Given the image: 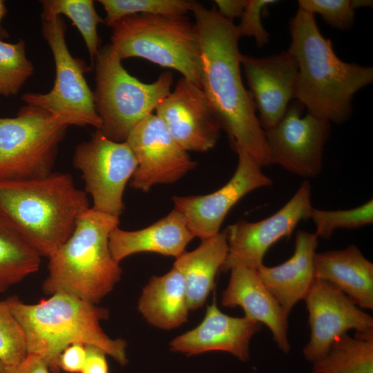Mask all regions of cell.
Here are the masks:
<instances>
[{"label": "cell", "mask_w": 373, "mask_h": 373, "mask_svg": "<svg viewBox=\"0 0 373 373\" xmlns=\"http://www.w3.org/2000/svg\"><path fill=\"white\" fill-rule=\"evenodd\" d=\"M194 238L184 216L173 209L166 216L149 227L137 231L115 228L109 236L113 258L120 262L126 257L140 252H153L176 258Z\"/></svg>", "instance_id": "cell-21"}, {"label": "cell", "mask_w": 373, "mask_h": 373, "mask_svg": "<svg viewBox=\"0 0 373 373\" xmlns=\"http://www.w3.org/2000/svg\"><path fill=\"white\" fill-rule=\"evenodd\" d=\"M304 300L311 333L303 356L309 362L322 358L349 329H355L357 336L373 338L372 317L329 283L315 278Z\"/></svg>", "instance_id": "cell-13"}, {"label": "cell", "mask_w": 373, "mask_h": 373, "mask_svg": "<svg viewBox=\"0 0 373 373\" xmlns=\"http://www.w3.org/2000/svg\"><path fill=\"white\" fill-rule=\"evenodd\" d=\"M191 1L185 0H99L106 17L104 23L111 27L121 19L137 14L182 15L191 10Z\"/></svg>", "instance_id": "cell-29"}, {"label": "cell", "mask_w": 373, "mask_h": 373, "mask_svg": "<svg viewBox=\"0 0 373 373\" xmlns=\"http://www.w3.org/2000/svg\"><path fill=\"white\" fill-rule=\"evenodd\" d=\"M41 15L68 17L81 33L89 53L91 68L100 48L97 26L104 23L91 0H42Z\"/></svg>", "instance_id": "cell-27"}, {"label": "cell", "mask_w": 373, "mask_h": 373, "mask_svg": "<svg viewBox=\"0 0 373 373\" xmlns=\"http://www.w3.org/2000/svg\"><path fill=\"white\" fill-rule=\"evenodd\" d=\"M289 28L287 50L298 66L296 100L316 117L336 124L346 122L355 93L373 82V68L339 59L310 12L298 9Z\"/></svg>", "instance_id": "cell-2"}, {"label": "cell", "mask_w": 373, "mask_h": 373, "mask_svg": "<svg viewBox=\"0 0 373 373\" xmlns=\"http://www.w3.org/2000/svg\"><path fill=\"white\" fill-rule=\"evenodd\" d=\"M156 115L185 151L205 152L216 144L222 129L204 91L182 77L156 107Z\"/></svg>", "instance_id": "cell-16"}, {"label": "cell", "mask_w": 373, "mask_h": 373, "mask_svg": "<svg viewBox=\"0 0 373 373\" xmlns=\"http://www.w3.org/2000/svg\"><path fill=\"white\" fill-rule=\"evenodd\" d=\"M318 238L314 233L299 230L290 258L274 267L262 264L257 269L263 284L288 315L298 301L304 300L315 279L314 257Z\"/></svg>", "instance_id": "cell-20"}, {"label": "cell", "mask_w": 373, "mask_h": 373, "mask_svg": "<svg viewBox=\"0 0 373 373\" xmlns=\"http://www.w3.org/2000/svg\"><path fill=\"white\" fill-rule=\"evenodd\" d=\"M5 301L23 329L28 354L41 358L50 370H59V355L75 343L97 346L120 365L127 363L126 342L111 338L101 327L100 321L108 318V309L66 293L35 304L16 296Z\"/></svg>", "instance_id": "cell-4"}, {"label": "cell", "mask_w": 373, "mask_h": 373, "mask_svg": "<svg viewBox=\"0 0 373 373\" xmlns=\"http://www.w3.org/2000/svg\"><path fill=\"white\" fill-rule=\"evenodd\" d=\"M6 366L0 361V373H4Z\"/></svg>", "instance_id": "cell-40"}, {"label": "cell", "mask_w": 373, "mask_h": 373, "mask_svg": "<svg viewBox=\"0 0 373 373\" xmlns=\"http://www.w3.org/2000/svg\"><path fill=\"white\" fill-rule=\"evenodd\" d=\"M26 336L6 301H0V361L15 365L28 356Z\"/></svg>", "instance_id": "cell-31"}, {"label": "cell", "mask_w": 373, "mask_h": 373, "mask_svg": "<svg viewBox=\"0 0 373 373\" xmlns=\"http://www.w3.org/2000/svg\"><path fill=\"white\" fill-rule=\"evenodd\" d=\"M247 0H216L214 3L219 14L224 18L233 21L236 17H240Z\"/></svg>", "instance_id": "cell-37"}, {"label": "cell", "mask_w": 373, "mask_h": 373, "mask_svg": "<svg viewBox=\"0 0 373 373\" xmlns=\"http://www.w3.org/2000/svg\"><path fill=\"white\" fill-rule=\"evenodd\" d=\"M40 255L0 216V293L38 271Z\"/></svg>", "instance_id": "cell-25"}, {"label": "cell", "mask_w": 373, "mask_h": 373, "mask_svg": "<svg viewBox=\"0 0 373 373\" xmlns=\"http://www.w3.org/2000/svg\"><path fill=\"white\" fill-rule=\"evenodd\" d=\"M304 108L300 102L294 101L280 122L265 133L271 164L312 178L322 171L323 149L330 135L331 122L308 113L301 117Z\"/></svg>", "instance_id": "cell-11"}, {"label": "cell", "mask_w": 373, "mask_h": 373, "mask_svg": "<svg viewBox=\"0 0 373 373\" xmlns=\"http://www.w3.org/2000/svg\"><path fill=\"white\" fill-rule=\"evenodd\" d=\"M277 2L276 0H247L240 21L236 25L239 37H253L259 48L267 44L269 35L262 26V12L268 6Z\"/></svg>", "instance_id": "cell-33"}, {"label": "cell", "mask_w": 373, "mask_h": 373, "mask_svg": "<svg viewBox=\"0 0 373 373\" xmlns=\"http://www.w3.org/2000/svg\"><path fill=\"white\" fill-rule=\"evenodd\" d=\"M42 35L54 57L55 79L47 93H28L21 97L27 105L44 110L68 126H102L93 92L84 73L90 70L80 58L73 57L66 41V26L61 16L41 15Z\"/></svg>", "instance_id": "cell-9"}, {"label": "cell", "mask_w": 373, "mask_h": 373, "mask_svg": "<svg viewBox=\"0 0 373 373\" xmlns=\"http://www.w3.org/2000/svg\"><path fill=\"white\" fill-rule=\"evenodd\" d=\"M85 345L86 358L81 373H109L106 353L97 346Z\"/></svg>", "instance_id": "cell-35"}, {"label": "cell", "mask_w": 373, "mask_h": 373, "mask_svg": "<svg viewBox=\"0 0 373 373\" xmlns=\"http://www.w3.org/2000/svg\"><path fill=\"white\" fill-rule=\"evenodd\" d=\"M86 358V345L81 343H73L59 355L58 367L68 373H81Z\"/></svg>", "instance_id": "cell-34"}, {"label": "cell", "mask_w": 373, "mask_h": 373, "mask_svg": "<svg viewBox=\"0 0 373 373\" xmlns=\"http://www.w3.org/2000/svg\"><path fill=\"white\" fill-rule=\"evenodd\" d=\"M298 9L318 14L331 26L345 30L354 23L355 10L351 0H299Z\"/></svg>", "instance_id": "cell-32"}, {"label": "cell", "mask_w": 373, "mask_h": 373, "mask_svg": "<svg viewBox=\"0 0 373 373\" xmlns=\"http://www.w3.org/2000/svg\"><path fill=\"white\" fill-rule=\"evenodd\" d=\"M8 10L6 7L4 1L0 0V40H3L9 37V34L6 29L1 26V21L6 15Z\"/></svg>", "instance_id": "cell-38"}, {"label": "cell", "mask_w": 373, "mask_h": 373, "mask_svg": "<svg viewBox=\"0 0 373 373\" xmlns=\"http://www.w3.org/2000/svg\"><path fill=\"white\" fill-rule=\"evenodd\" d=\"M191 2L200 46L202 89L232 146L245 151L261 166L270 165L265 131L241 77L236 26L216 6Z\"/></svg>", "instance_id": "cell-1"}, {"label": "cell", "mask_w": 373, "mask_h": 373, "mask_svg": "<svg viewBox=\"0 0 373 373\" xmlns=\"http://www.w3.org/2000/svg\"><path fill=\"white\" fill-rule=\"evenodd\" d=\"M137 308L151 325L171 329L187 321L189 307L182 274L173 267L161 276H153L142 289Z\"/></svg>", "instance_id": "cell-24"}, {"label": "cell", "mask_w": 373, "mask_h": 373, "mask_svg": "<svg viewBox=\"0 0 373 373\" xmlns=\"http://www.w3.org/2000/svg\"><path fill=\"white\" fill-rule=\"evenodd\" d=\"M312 188L303 181L291 198L277 212L258 222L239 220L226 229L228 254L221 271L242 265L257 269L269 247L280 239L289 237L313 208Z\"/></svg>", "instance_id": "cell-12"}, {"label": "cell", "mask_w": 373, "mask_h": 373, "mask_svg": "<svg viewBox=\"0 0 373 373\" xmlns=\"http://www.w3.org/2000/svg\"><path fill=\"white\" fill-rule=\"evenodd\" d=\"M68 126L61 118L27 104L15 117H0V180L50 175Z\"/></svg>", "instance_id": "cell-8"}, {"label": "cell", "mask_w": 373, "mask_h": 373, "mask_svg": "<svg viewBox=\"0 0 373 373\" xmlns=\"http://www.w3.org/2000/svg\"><path fill=\"white\" fill-rule=\"evenodd\" d=\"M229 271L231 276L222 292V305L229 307L239 306L243 309L245 316L267 326L278 347L288 354L289 315L263 284L257 269L236 265Z\"/></svg>", "instance_id": "cell-19"}, {"label": "cell", "mask_w": 373, "mask_h": 373, "mask_svg": "<svg viewBox=\"0 0 373 373\" xmlns=\"http://www.w3.org/2000/svg\"><path fill=\"white\" fill-rule=\"evenodd\" d=\"M238 161L235 173L220 189L204 195L174 196V209L184 216L193 236L203 240L220 232V228L230 209L251 191L272 184V180L262 171L249 154L235 147Z\"/></svg>", "instance_id": "cell-15"}, {"label": "cell", "mask_w": 373, "mask_h": 373, "mask_svg": "<svg viewBox=\"0 0 373 373\" xmlns=\"http://www.w3.org/2000/svg\"><path fill=\"white\" fill-rule=\"evenodd\" d=\"M262 324L246 316L232 317L222 312L215 299L204 318L195 328L175 337L169 343L173 352L189 356L211 351L229 352L245 361L249 358V343Z\"/></svg>", "instance_id": "cell-18"}, {"label": "cell", "mask_w": 373, "mask_h": 373, "mask_svg": "<svg viewBox=\"0 0 373 373\" xmlns=\"http://www.w3.org/2000/svg\"><path fill=\"white\" fill-rule=\"evenodd\" d=\"M226 229L202 240L195 249L176 258L173 267L182 276L190 310L201 307L215 285L228 254Z\"/></svg>", "instance_id": "cell-23"}, {"label": "cell", "mask_w": 373, "mask_h": 373, "mask_svg": "<svg viewBox=\"0 0 373 373\" xmlns=\"http://www.w3.org/2000/svg\"><path fill=\"white\" fill-rule=\"evenodd\" d=\"M352 5L354 10L362 7L372 6V0H351Z\"/></svg>", "instance_id": "cell-39"}, {"label": "cell", "mask_w": 373, "mask_h": 373, "mask_svg": "<svg viewBox=\"0 0 373 373\" xmlns=\"http://www.w3.org/2000/svg\"><path fill=\"white\" fill-rule=\"evenodd\" d=\"M314 277L344 293L361 309H373V264L356 245L316 252Z\"/></svg>", "instance_id": "cell-22"}, {"label": "cell", "mask_w": 373, "mask_h": 373, "mask_svg": "<svg viewBox=\"0 0 373 373\" xmlns=\"http://www.w3.org/2000/svg\"><path fill=\"white\" fill-rule=\"evenodd\" d=\"M309 218L316 227L318 238H329L336 229H356L373 222V200L347 210H321L312 208Z\"/></svg>", "instance_id": "cell-30"}, {"label": "cell", "mask_w": 373, "mask_h": 373, "mask_svg": "<svg viewBox=\"0 0 373 373\" xmlns=\"http://www.w3.org/2000/svg\"><path fill=\"white\" fill-rule=\"evenodd\" d=\"M111 46L100 47L95 59V104L105 137L125 142L132 129L152 114L171 93L173 77L164 71L153 83L145 84L129 74Z\"/></svg>", "instance_id": "cell-7"}, {"label": "cell", "mask_w": 373, "mask_h": 373, "mask_svg": "<svg viewBox=\"0 0 373 373\" xmlns=\"http://www.w3.org/2000/svg\"><path fill=\"white\" fill-rule=\"evenodd\" d=\"M126 142L137 161L130 186L144 192L178 181L197 165L153 113L132 129Z\"/></svg>", "instance_id": "cell-14"}, {"label": "cell", "mask_w": 373, "mask_h": 373, "mask_svg": "<svg viewBox=\"0 0 373 373\" xmlns=\"http://www.w3.org/2000/svg\"><path fill=\"white\" fill-rule=\"evenodd\" d=\"M240 64L263 130L275 126L296 99L298 66L288 50L270 56L241 55Z\"/></svg>", "instance_id": "cell-17"}, {"label": "cell", "mask_w": 373, "mask_h": 373, "mask_svg": "<svg viewBox=\"0 0 373 373\" xmlns=\"http://www.w3.org/2000/svg\"><path fill=\"white\" fill-rule=\"evenodd\" d=\"M119 218L93 207L79 218L69 238L49 258L42 289L97 304L119 282L122 269L112 256L109 236Z\"/></svg>", "instance_id": "cell-5"}, {"label": "cell", "mask_w": 373, "mask_h": 373, "mask_svg": "<svg viewBox=\"0 0 373 373\" xmlns=\"http://www.w3.org/2000/svg\"><path fill=\"white\" fill-rule=\"evenodd\" d=\"M33 73L34 66L26 56L22 39L14 44L0 40L1 95H17Z\"/></svg>", "instance_id": "cell-28"}, {"label": "cell", "mask_w": 373, "mask_h": 373, "mask_svg": "<svg viewBox=\"0 0 373 373\" xmlns=\"http://www.w3.org/2000/svg\"><path fill=\"white\" fill-rule=\"evenodd\" d=\"M111 46L122 60L140 57L174 69L202 88V59L194 23L182 15L137 14L112 26Z\"/></svg>", "instance_id": "cell-6"}, {"label": "cell", "mask_w": 373, "mask_h": 373, "mask_svg": "<svg viewBox=\"0 0 373 373\" xmlns=\"http://www.w3.org/2000/svg\"><path fill=\"white\" fill-rule=\"evenodd\" d=\"M4 373H50V369L41 358L28 354L19 364L6 366Z\"/></svg>", "instance_id": "cell-36"}, {"label": "cell", "mask_w": 373, "mask_h": 373, "mask_svg": "<svg viewBox=\"0 0 373 373\" xmlns=\"http://www.w3.org/2000/svg\"><path fill=\"white\" fill-rule=\"evenodd\" d=\"M89 208L86 193L76 188L68 173L0 180V216L40 256L49 258Z\"/></svg>", "instance_id": "cell-3"}, {"label": "cell", "mask_w": 373, "mask_h": 373, "mask_svg": "<svg viewBox=\"0 0 373 373\" xmlns=\"http://www.w3.org/2000/svg\"><path fill=\"white\" fill-rule=\"evenodd\" d=\"M312 364L309 373H373V339L345 334Z\"/></svg>", "instance_id": "cell-26"}, {"label": "cell", "mask_w": 373, "mask_h": 373, "mask_svg": "<svg viewBox=\"0 0 373 373\" xmlns=\"http://www.w3.org/2000/svg\"><path fill=\"white\" fill-rule=\"evenodd\" d=\"M73 165L82 173L84 191L91 195L93 208L119 218L124 189L137 167L126 142H114L96 130L89 141L76 147Z\"/></svg>", "instance_id": "cell-10"}]
</instances>
